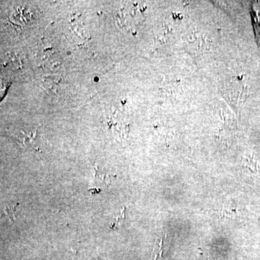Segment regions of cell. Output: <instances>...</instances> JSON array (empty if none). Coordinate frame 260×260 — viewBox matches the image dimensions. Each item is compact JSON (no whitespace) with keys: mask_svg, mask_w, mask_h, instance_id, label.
<instances>
[{"mask_svg":"<svg viewBox=\"0 0 260 260\" xmlns=\"http://www.w3.org/2000/svg\"><path fill=\"white\" fill-rule=\"evenodd\" d=\"M252 16L253 17L254 26H255V34H256L258 42L260 43V17L256 12L252 11Z\"/></svg>","mask_w":260,"mask_h":260,"instance_id":"2","label":"cell"},{"mask_svg":"<svg viewBox=\"0 0 260 260\" xmlns=\"http://www.w3.org/2000/svg\"><path fill=\"white\" fill-rule=\"evenodd\" d=\"M166 234H163L161 238L157 239L154 244L153 249V258L154 260H158L162 257L166 248Z\"/></svg>","mask_w":260,"mask_h":260,"instance_id":"1","label":"cell"},{"mask_svg":"<svg viewBox=\"0 0 260 260\" xmlns=\"http://www.w3.org/2000/svg\"><path fill=\"white\" fill-rule=\"evenodd\" d=\"M16 207V205H13L12 207H10V205L4 206V210H4V213L7 215L10 221H14L15 219V213Z\"/></svg>","mask_w":260,"mask_h":260,"instance_id":"3","label":"cell"}]
</instances>
